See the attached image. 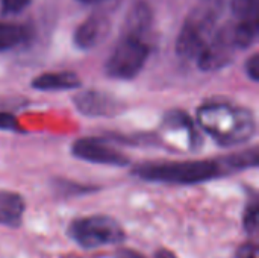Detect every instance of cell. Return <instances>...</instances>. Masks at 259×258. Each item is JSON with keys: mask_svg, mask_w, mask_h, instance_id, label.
I'll return each instance as SVG.
<instances>
[{"mask_svg": "<svg viewBox=\"0 0 259 258\" xmlns=\"http://www.w3.org/2000/svg\"><path fill=\"white\" fill-rule=\"evenodd\" d=\"M132 173L147 182L171 186H196L237 173L231 155L220 160L152 161L134 167Z\"/></svg>", "mask_w": 259, "mask_h": 258, "instance_id": "cell-1", "label": "cell"}, {"mask_svg": "<svg viewBox=\"0 0 259 258\" xmlns=\"http://www.w3.org/2000/svg\"><path fill=\"white\" fill-rule=\"evenodd\" d=\"M197 122L220 146H238L256 132V120L250 109L229 102H208L197 109Z\"/></svg>", "mask_w": 259, "mask_h": 258, "instance_id": "cell-2", "label": "cell"}, {"mask_svg": "<svg viewBox=\"0 0 259 258\" xmlns=\"http://www.w3.org/2000/svg\"><path fill=\"white\" fill-rule=\"evenodd\" d=\"M150 33L152 30L124 27L105 64L106 75L118 81L137 78L152 53V46L149 41Z\"/></svg>", "mask_w": 259, "mask_h": 258, "instance_id": "cell-3", "label": "cell"}, {"mask_svg": "<svg viewBox=\"0 0 259 258\" xmlns=\"http://www.w3.org/2000/svg\"><path fill=\"white\" fill-rule=\"evenodd\" d=\"M67 236L79 248L88 251L121 245L126 240V231L123 230L121 224L105 214L73 219L67 228Z\"/></svg>", "mask_w": 259, "mask_h": 258, "instance_id": "cell-4", "label": "cell"}, {"mask_svg": "<svg viewBox=\"0 0 259 258\" xmlns=\"http://www.w3.org/2000/svg\"><path fill=\"white\" fill-rule=\"evenodd\" d=\"M219 11L220 8L203 3L190 12L176 41V53L182 59H197L217 30Z\"/></svg>", "mask_w": 259, "mask_h": 258, "instance_id": "cell-5", "label": "cell"}, {"mask_svg": "<svg viewBox=\"0 0 259 258\" xmlns=\"http://www.w3.org/2000/svg\"><path fill=\"white\" fill-rule=\"evenodd\" d=\"M235 50L238 49L232 35L231 23H228L214 32V35L211 36L205 49L196 59L197 67L203 71L220 70L226 67L228 64H231L235 55Z\"/></svg>", "mask_w": 259, "mask_h": 258, "instance_id": "cell-6", "label": "cell"}, {"mask_svg": "<svg viewBox=\"0 0 259 258\" xmlns=\"http://www.w3.org/2000/svg\"><path fill=\"white\" fill-rule=\"evenodd\" d=\"M71 154L87 163L124 167L129 164V158L108 144L100 138H80L76 140L71 146Z\"/></svg>", "mask_w": 259, "mask_h": 258, "instance_id": "cell-7", "label": "cell"}, {"mask_svg": "<svg viewBox=\"0 0 259 258\" xmlns=\"http://www.w3.org/2000/svg\"><path fill=\"white\" fill-rule=\"evenodd\" d=\"M161 137L162 141H167L171 146L184 144L187 149H196L200 144V137L194 123L182 111H171L164 117Z\"/></svg>", "mask_w": 259, "mask_h": 258, "instance_id": "cell-8", "label": "cell"}, {"mask_svg": "<svg viewBox=\"0 0 259 258\" xmlns=\"http://www.w3.org/2000/svg\"><path fill=\"white\" fill-rule=\"evenodd\" d=\"M74 105L79 113L88 117H112L123 109V103L117 97L96 90L79 93L74 97Z\"/></svg>", "mask_w": 259, "mask_h": 258, "instance_id": "cell-9", "label": "cell"}, {"mask_svg": "<svg viewBox=\"0 0 259 258\" xmlns=\"http://www.w3.org/2000/svg\"><path fill=\"white\" fill-rule=\"evenodd\" d=\"M109 32V20L102 14H96L82 21L73 35V43L80 50H90L96 47Z\"/></svg>", "mask_w": 259, "mask_h": 258, "instance_id": "cell-10", "label": "cell"}, {"mask_svg": "<svg viewBox=\"0 0 259 258\" xmlns=\"http://www.w3.org/2000/svg\"><path fill=\"white\" fill-rule=\"evenodd\" d=\"M26 211V201L21 195L0 190V227L18 228Z\"/></svg>", "mask_w": 259, "mask_h": 258, "instance_id": "cell-11", "label": "cell"}, {"mask_svg": "<svg viewBox=\"0 0 259 258\" xmlns=\"http://www.w3.org/2000/svg\"><path fill=\"white\" fill-rule=\"evenodd\" d=\"M82 85L79 76L73 71H53L42 73L32 81V87L41 91H64L74 90Z\"/></svg>", "mask_w": 259, "mask_h": 258, "instance_id": "cell-12", "label": "cell"}, {"mask_svg": "<svg viewBox=\"0 0 259 258\" xmlns=\"http://www.w3.org/2000/svg\"><path fill=\"white\" fill-rule=\"evenodd\" d=\"M29 36H30V30L24 24L0 21V52L11 50L26 43Z\"/></svg>", "mask_w": 259, "mask_h": 258, "instance_id": "cell-13", "label": "cell"}, {"mask_svg": "<svg viewBox=\"0 0 259 258\" xmlns=\"http://www.w3.org/2000/svg\"><path fill=\"white\" fill-rule=\"evenodd\" d=\"M258 198L253 193V196L247 201L243 211V230L247 236H255L258 233Z\"/></svg>", "mask_w": 259, "mask_h": 258, "instance_id": "cell-14", "label": "cell"}, {"mask_svg": "<svg viewBox=\"0 0 259 258\" xmlns=\"http://www.w3.org/2000/svg\"><path fill=\"white\" fill-rule=\"evenodd\" d=\"M258 2L259 0H232L231 8L235 20L258 21Z\"/></svg>", "mask_w": 259, "mask_h": 258, "instance_id": "cell-15", "label": "cell"}, {"mask_svg": "<svg viewBox=\"0 0 259 258\" xmlns=\"http://www.w3.org/2000/svg\"><path fill=\"white\" fill-rule=\"evenodd\" d=\"M55 189L62 196H80V195H87V193L97 190V189H93L91 186H82V184L64 181V179L55 181Z\"/></svg>", "mask_w": 259, "mask_h": 258, "instance_id": "cell-16", "label": "cell"}, {"mask_svg": "<svg viewBox=\"0 0 259 258\" xmlns=\"http://www.w3.org/2000/svg\"><path fill=\"white\" fill-rule=\"evenodd\" d=\"M30 5V0H2V12L6 15L18 14Z\"/></svg>", "mask_w": 259, "mask_h": 258, "instance_id": "cell-17", "label": "cell"}, {"mask_svg": "<svg viewBox=\"0 0 259 258\" xmlns=\"http://www.w3.org/2000/svg\"><path fill=\"white\" fill-rule=\"evenodd\" d=\"M0 131H9V132H20L21 128L17 122V119L5 111H0Z\"/></svg>", "mask_w": 259, "mask_h": 258, "instance_id": "cell-18", "label": "cell"}, {"mask_svg": "<svg viewBox=\"0 0 259 258\" xmlns=\"http://www.w3.org/2000/svg\"><path fill=\"white\" fill-rule=\"evenodd\" d=\"M235 258H258V245L252 240L244 242L237 248Z\"/></svg>", "mask_w": 259, "mask_h": 258, "instance_id": "cell-19", "label": "cell"}, {"mask_svg": "<svg viewBox=\"0 0 259 258\" xmlns=\"http://www.w3.org/2000/svg\"><path fill=\"white\" fill-rule=\"evenodd\" d=\"M246 73H247V76L252 81H255V82L259 81V56L256 53L252 55L247 59V62H246Z\"/></svg>", "mask_w": 259, "mask_h": 258, "instance_id": "cell-20", "label": "cell"}, {"mask_svg": "<svg viewBox=\"0 0 259 258\" xmlns=\"http://www.w3.org/2000/svg\"><path fill=\"white\" fill-rule=\"evenodd\" d=\"M114 258H147L146 255H143L141 252L138 251H134V249H118L115 254H114Z\"/></svg>", "mask_w": 259, "mask_h": 258, "instance_id": "cell-21", "label": "cell"}, {"mask_svg": "<svg viewBox=\"0 0 259 258\" xmlns=\"http://www.w3.org/2000/svg\"><path fill=\"white\" fill-rule=\"evenodd\" d=\"M155 258H178V257H176L171 251H168V249L162 248V249H158V251H156Z\"/></svg>", "mask_w": 259, "mask_h": 258, "instance_id": "cell-22", "label": "cell"}, {"mask_svg": "<svg viewBox=\"0 0 259 258\" xmlns=\"http://www.w3.org/2000/svg\"><path fill=\"white\" fill-rule=\"evenodd\" d=\"M222 2L223 0H203V3H208V5L215 6V8H222Z\"/></svg>", "mask_w": 259, "mask_h": 258, "instance_id": "cell-23", "label": "cell"}, {"mask_svg": "<svg viewBox=\"0 0 259 258\" xmlns=\"http://www.w3.org/2000/svg\"><path fill=\"white\" fill-rule=\"evenodd\" d=\"M77 2H80L83 5H97V3H102L105 0H77Z\"/></svg>", "mask_w": 259, "mask_h": 258, "instance_id": "cell-24", "label": "cell"}]
</instances>
